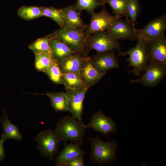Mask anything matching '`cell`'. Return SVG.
Here are the masks:
<instances>
[{
  "mask_svg": "<svg viewBox=\"0 0 166 166\" xmlns=\"http://www.w3.org/2000/svg\"><path fill=\"white\" fill-rule=\"evenodd\" d=\"M63 85L65 89H74L87 87L79 73H62Z\"/></svg>",
  "mask_w": 166,
  "mask_h": 166,
  "instance_id": "cell-22",
  "label": "cell"
},
{
  "mask_svg": "<svg viewBox=\"0 0 166 166\" xmlns=\"http://www.w3.org/2000/svg\"><path fill=\"white\" fill-rule=\"evenodd\" d=\"M42 15L49 17L56 22L61 28L64 26V16L61 9H57L53 6H42Z\"/></svg>",
  "mask_w": 166,
  "mask_h": 166,
  "instance_id": "cell-27",
  "label": "cell"
},
{
  "mask_svg": "<svg viewBox=\"0 0 166 166\" xmlns=\"http://www.w3.org/2000/svg\"><path fill=\"white\" fill-rule=\"evenodd\" d=\"M84 156L78 157L68 161L64 164L63 166H84Z\"/></svg>",
  "mask_w": 166,
  "mask_h": 166,
  "instance_id": "cell-31",
  "label": "cell"
},
{
  "mask_svg": "<svg viewBox=\"0 0 166 166\" xmlns=\"http://www.w3.org/2000/svg\"><path fill=\"white\" fill-rule=\"evenodd\" d=\"M151 60L160 62L166 65V38L162 37L148 42Z\"/></svg>",
  "mask_w": 166,
  "mask_h": 166,
  "instance_id": "cell-18",
  "label": "cell"
},
{
  "mask_svg": "<svg viewBox=\"0 0 166 166\" xmlns=\"http://www.w3.org/2000/svg\"><path fill=\"white\" fill-rule=\"evenodd\" d=\"M104 4L108 3L112 10L114 15L121 18L125 16L127 0H100Z\"/></svg>",
  "mask_w": 166,
  "mask_h": 166,
  "instance_id": "cell-29",
  "label": "cell"
},
{
  "mask_svg": "<svg viewBox=\"0 0 166 166\" xmlns=\"http://www.w3.org/2000/svg\"><path fill=\"white\" fill-rule=\"evenodd\" d=\"M8 115V112L3 110V115L0 119L3 128L1 138L5 141L10 139L20 141L22 138V135L17 125L10 121Z\"/></svg>",
  "mask_w": 166,
  "mask_h": 166,
  "instance_id": "cell-19",
  "label": "cell"
},
{
  "mask_svg": "<svg viewBox=\"0 0 166 166\" xmlns=\"http://www.w3.org/2000/svg\"><path fill=\"white\" fill-rule=\"evenodd\" d=\"M79 74L86 86L89 88L98 83L105 73H101L95 68L90 58L84 62Z\"/></svg>",
  "mask_w": 166,
  "mask_h": 166,
  "instance_id": "cell-16",
  "label": "cell"
},
{
  "mask_svg": "<svg viewBox=\"0 0 166 166\" xmlns=\"http://www.w3.org/2000/svg\"><path fill=\"white\" fill-rule=\"evenodd\" d=\"M50 80L54 83L63 84L62 73L58 63L54 60L45 72Z\"/></svg>",
  "mask_w": 166,
  "mask_h": 166,
  "instance_id": "cell-30",
  "label": "cell"
},
{
  "mask_svg": "<svg viewBox=\"0 0 166 166\" xmlns=\"http://www.w3.org/2000/svg\"><path fill=\"white\" fill-rule=\"evenodd\" d=\"M35 54L36 69L38 71L45 73L55 60L50 53H40Z\"/></svg>",
  "mask_w": 166,
  "mask_h": 166,
  "instance_id": "cell-26",
  "label": "cell"
},
{
  "mask_svg": "<svg viewBox=\"0 0 166 166\" xmlns=\"http://www.w3.org/2000/svg\"><path fill=\"white\" fill-rule=\"evenodd\" d=\"M81 54L79 53H75L58 63L62 73L71 72L79 73L84 62L90 58L86 55H81Z\"/></svg>",
  "mask_w": 166,
  "mask_h": 166,
  "instance_id": "cell-17",
  "label": "cell"
},
{
  "mask_svg": "<svg viewBox=\"0 0 166 166\" xmlns=\"http://www.w3.org/2000/svg\"><path fill=\"white\" fill-rule=\"evenodd\" d=\"M91 60L95 68L101 73H106L112 69L119 68L116 55L113 51L98 53Z\"/></svg>",
  "mask_w": 166,
  "mask_h": 166,
  "instance_id": "cell-14",
  "label": "cell"
},
{
  "mask_svg": "<svg viewBox=\"0 0 166 166\" xmlns=\"http://www.w3.org/2000/svg\"><path fill=\"white\" fill-rule=\"evenodd\" d=\"M86 46L89 49H93L98 53L109 52L114 49L121 51V45L118 40L106 30L92 34L87 38Z\"/></svg>",
  "mask_w": 166,
  "mask_h": 166,
  "instance_id": "cell-6",
  "label": "cell"
},
{
  "mask_svg": "<svg viewBox=\"0 0 166 166\" xmlns=\"http://www.w3.org/2000/svg\"><path fill=\"white\" fill-rule=\"evenodd\" d=\"M86 128L82 121L72 116L60 118L56 124L55 131L61 141H83L82 138L85 134Z\"/></svg>",
  "mask_w": 166,
  "mask_h": 166,
  "instance_id": "cell-2",
  "label": "cell"
},
{
  "mask_svg": "<svg viewBox=\"0 0 166 166\" xmlns=\"http://www.w3.org/2000/svg\"><path fill=\"white\" fill-rule=\"evenodd\" d=\"M104 5L100 0H77L74 6L79 12L85 10L91 15L96 8Z\"/></svg>",
  "mask_w": 166,
  "mask_h": 166,
  "instance_id": "cell-28",
  "label": "cell"
},
{
  "mask_svg": "<svg viewBox=\"0 0 166 166\" xmlns=\"http://www.w3.org/2000/svg\"><path fill=\"white\" fill-rule=\"evenodd\" d=\"M88 87L74 89H65L68 103V111L75 118L82 121L83 102Z\"/></svg>",
  "mask_w": 166,
  "mask_h": 166,
  "instance_id": "cell-10",
  "label": "cell"
},
{
  "mask_svg": "<svg viewBox=\"0 0 166 166\" xmlns=\"http://www.w3.org/2000/svg\"><path fill=\"white\" fill-rule=\"evenodd\" d=\"M37 148L43 158L53 160L59 152L60 138L54 130L50 129L40 132L35 139Z\"/></svg>",
  "mask_w": 166,
  "mask_h": 166,
  "instance_id": "cell-5",
  "label": "cell"
},
{
  "mask_svg": "<svg viewBox=\"0 0 166 166\" xmlns=\"http://www.w3.org/2000/svg\"><path fill=\"white\" fill-rule=\"evenodd\" d=\"M51 36L49 42L51 54L53 59L58 63L76 53L63 42Z\"/></svg>",
  "mask_w": 166,
  "mask_h": 166,
  "instance_id": "cell-20",
  "label": "cell"
},
{
  "mask_svg": "<svg viewBox=\"0 0 166 166\" xmlns=\"http://www.w3.org/2000/svg\"><path fill=\"white\" fill-rule=\"evenodd\" d=\"M136 46L124 52L119 53L121 56H128L126 61L130 66L133 67L130 71L132 73L140 76L151 60L148 48V42L136 39Z\"/></svg>",
  "mask_w": 166,
  "mask_h": 166,
  "instance_id": "cell-3",
  "label": "cell"
},
{
  "mask_svg": "<svg viewBox=\"0 0 166 166\" xmlns=\"http://www.w3.org/2000/svg\"><path fill=\"white\" fill-rule=\"evenodd\" d=\"M83 142H76L74 144H68L65 142L64 146L59 155L55 159V164L57 166H63L66 162L76 158L84 156L86 152L81 148Z\"/></svg>",
  "mask_w": 166,
  "mask_h": 166,
  "instance_id": "cell-13",
  "label": "cell"
},
{
  "mask_svg": "<svg viewBox=\"0 0 166 166\" xmlns=\"http://www.w3.org/2000/svg\"><path fill=\"white\" fill-rule=\"evenodd\" d=\"M61 9L64 16L63 28L69 30L86 29L88 25L84 24L81 18V13L77 11L74 6L71 5Z\"/></svg>",
  "mask_w": 166,
  "mask_h": 166,
  "instance_id": "cell-15",
  "label": "cell"
},
{
  "mask_svg": "<svg viewBox=\"0 0 166 166\" xmlns=\"http://www.w3.org/2000/svg\"><path fill=\"white\" fill-rule=\"evenodd\" d=\"M100 12L91 15L90 22L85 30L86 38L100 31L107 30L118 18H121L110 14L106 10L105 5Z\"/></svg>",
  "mask_w": 166,
  "mask_h": 166,
  "instance_id": "cell-9",
  "label": "cell"
},
{
  "mask_svg": "<svg viewBox=\"0 0 166 166\" xmlns=\"http://www.w3.org/2000/svg\"><path fill=\"white\" fill-rule=\"evenodd\" d=\"M166 15L163 14L151 21L144 28L137 29L136 39L149 42L164 35Z\"/></svg>",
  "mask_w": 166,
  "mask_h": 166,
  "instance_id": "cell-8",
  "label": "cell"
},
{
  "mask_svg": "<svg viewBox=\"0 0 166 166\" xmlns=\"http://www.w3.org/2000/svg\"><path fill=\"white\" fill-rule=\"evenodd\" d=\"M137 29L130 21L119 18L106 31L117 40H136Z\"/></svg>",
  "mask_w": 166,
  "mask_h": 166,
  "instance_id": "cell-11",
  "label": "cell"
},
{
  "mask_svg": "<svg viewBox=\"0 0 166 166\" xmlns=\"http://www.w3.org/2000/svg\"><path fill=\"white\" fill-rule=\"evenodd\" d=\"M86 29L78 28L69 30L61 28L51 34L53 37L63 42L72 50L86 55Z\"/></svg>",
  "mask_w": 166,
  "mask_h": 166,
  "instance_id": "cell-4",
  "label": "cell"
},
{
  "mask_svg": "<svg viewBox=\"0 0 166 166\" xmlns=\"http://www.w3.org/2000/svg\"><path fill=\"white\" fill-rule=\"evenodd\" d=\"M87 128H91L101 133H103L107 137L109 132H116L117 130L116 124L112 118L100 111L93 114L89 123L85 125Z\"/></svg>",
  "mask_w": 166,
  "mask_h": 166,
  "instance_id": "cell-12",
  "label": "cell"
},
{
  "mask_svg": "<svg viewBox=\"0 0 166 166\" xmlns=\"http://www.w3.org/2000/svg\"><path fill=\"white\" fill-rule=\"evenodd\" d=\"M144 70L145 73L139 78L131 80L130 82L140 84L148 87L154 86L164 78L166 73V65L160 62L151 60Z\"/></svg>",
  "mask_w": 166,
  "mask_h": 166,
  "instance_id": "cell-7",
  "label": "cell"
},
{
  "mask_svg": "<svg viewBox=\"0 0 166 166\" xmlns=\"http://www.w3.org/2000/svg\"><path fill=\"white\" fill-rule=\"evenodd\" d=\"M5 141L1 138L0 139V161L3 160L5 156L4 143Z\"/></svg>",
  "mask_w": 166,
  "mask_h": 166,
  "instance_id": "cell-32",
  "label": "cell"
},
{
  "mask_svg": "<svg viewBox=\"0 0 166 166\" xmlns=\"http://www.w3.org/2000/svg\"><path fill=\"white\" fill-rule=\"evenodd\" d=\"M51 34L38 39L28 46L35 54L48 53L51 54L50 46Z\"/></svg>",
  "mask_w": 166,
  "mask_h": 166,
  "instance_id": "cell-25",
  "label": "cell"
},
{
  "mask_svg": "<svg viewBox=\"0 0 166 166\" xmlns=\"http://www.w3.org/2000/svg\"><path fill=\"white\" fill-rule=\"evenodd\" d=\"M141 9L139 0H127L125 17L135 26L136 25H137V19Z\"/></svg>",
  "mask_w": 166,
  "mask_h": 166,
  "instance_id": "cell-23",
  "label": "cell"
},
{
  "mask_svg": "<svg viewBox=\"0 0 166 166\" xmlns=\"http://www.w3.org/2000/svg\"><path fill=\"white\" fill-rule=\"evenodd\" d=\"M48 96L49 98L50 104L57 112L68 111V99L65 93L63 92H46L41 94Z\"/></svg>",
  "mask_w": 166,
  "mask_h": 166,
  "instance_id": "cell-21",
  "label": "cell"
},
{
  "mask_svg": "<svg viewBox=\"0 0 166 166\" xmlns=\"http://www.w3.org/2000/svg\"><path fill=\"white\" fill-rule=\"evenodd\" d=\"M18 16L26 20H29L42 16V6H23L18 11Z\"/></svg>",
  "mask_w": 166,
  "mask_h": 166,
  "instance_id": "cell-24",
  "label": "cell"
},
{
  "mask_svg": "<svg viewBox=\"0 0 166 166\" xmlns=\"http://www.w3.org/2000/svg\"><path fill=\"white\" fill-rule=\"evenodd\" d=\"M87 140L91 145L89 159L92 163L103 166L109 164L116 160L118 144L116 141H103L100 139L99 135L95 138L89 137Z\"/></svg>",
  "mask_w": 166,
  "mask_h": 166,
  "instance_id": "cell-1",
  "label": "cell"
}]
</instances>
